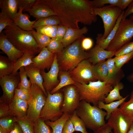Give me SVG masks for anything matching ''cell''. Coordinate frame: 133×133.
Instances as JSON below:
<instances>
[{
	"instance_id": "cell-1",
	"label": "cell",
	"mask_w": 133,
	"mask_h": 133,
	"mask_svg": "<svg viewBox=\"0 0 133 133\" xmlns=\"http://www.w3.org/2000/svg\"><path fill=\"white\" fill-rule=\"evenodd\" d=\"M51 9L56 14L61 25L78 29L79 23L90 25L97 20L91 1L88 0H37Z\"/></svg>"
},
{
	"instance_id": "cell-2",
	"label": "cell",
	"mask_w": 133,
	"mask_h": 133,
	"mask_svg": "<svg viewBox=\"0 0 133 133\" xmlns=\"http://www.w3.org/2000/svg\"><path fill=\"white\" fill-rule=\"evenodd\" d=\"M2 32L15 47L23 53L30 52L35 55L40 51L31 31L22 30L14 22L6 27Z\"/></svg>"
},
{
	"instance_id": "cell-3",
	"label": "cell",
	"mask_w": 133,
	"mask_h": 133,
	"mask_svg": "<svg viewBox=\"0 0 133 133\" xmlns=\"http://www.w3.org/2000/svg\"><path fill=\"white\" fill-rule=\"evenodd\" d=\"M82 36L65 48L61 53L56 54L59 71L69 72L75 67L83 60L88 59V52L82 48Z\"/></svg>"
},
{
	"instance_id": "cell-4",
	"label": "cell",
	"mask_w": 133,
	"mask_h": 133,
	"mask_svg": "<svg viewBox=\"0 0 133 133\" xmlns=\"http://www.w3.org/2000/svg\"><path fill=\"white\" fill-rule=\"evenodd\" d=\"M75 85L79 91L81 101L84 100L97 106L100 102H104L105 98L113 88L105 82L99 80L90 82L87 84L76 83Z\"/></svg>"
},
{
	"instance_id": "cell-5",
	"label": "cell",
	"mask_w": 133,
	"mask_h": 133,
	"mask_svg": "<svg viewBox=\"0 0 133 133\" xmlns=\"http://www.w3.org/2000/svg\"><path fill=\"white\" fill-rule=\"evenodd\" d=\"M75 111L86 128L94 131L106 124L104 118L107 113L98 106L92 105L90 103L82 100Z\"/></svg>"
},
{
	"instance_id": "cell-6",
	"label": "cell",
	"mask_w": 133,
	"mask_h": 133,
	"mask_svg": "<svg viewBox=\"0 0 133 133\" xmlns=\"http://www.w3.org/2000/svg\"><path fill=\"white\" fill-rule=\"evenodd\" d=\"M47 93L46 101L39 118L45 121H54L60 118L64 114L62 110L63 93L61 89L53 94L49 92Z\"/></svg>"
},
{
	"instance_id": "cell-7",
	"label": "cell",
	"mask_w": 133,
	"mask_h": 133,
	"mask_svg": "<svg viewBox=\"0 0 133 133\" xmlns=\"http://www.w3.org/2000/svg\"><path fill=\"white\" fill-rule=\"evenodd\" d=\"M29 92L30 98L26 116L33 123L39 118L47 97L41 88L35 84H31Z\"/></svg>"
},
{
	"instance_id": "cell-8",
	"label": "cell",
	"mask_w": 133,
	"mask_h": 133,
	"mask_svg": "<svg viewBox=\"0 0 133 133\" xmlns=\"http://www.w3.org/2000/svg\"><path fill=\"white\" fill-rule=\"evenodd\" d=\"M133 37V20L129 18L122 19L115 37L106 50L116 52L130 42Z\"/></svg>"
},
{
	"instance_id": "cell-9",
	"label": "cell",
	"mask_w": 133,
	"mask_h": 133,
	"mask_svg": "<svg viewBox=\"0 0 133 133\" xmlns=\"http://www.w3.org/2000/svg\"><path fill=\"white\" fill-rule=\"evenodd\" d=\"M122 11L118 7L110 5L94 8L95 14L99 16L102 20L104 28L103 38H105L113 29Z\"/></svg>"
},
{
	"instance_id": "cell-10",
	"label": "cell",
	"mask_w": 133,
	"mask_h": 133,
	"mask_svg": "<svg viewBox=\"0 0 133 133\" xmlns=\"http://www.w3.org/2000/svg\"><path fill=\"white\" fill-rule=\"evenodd\" d=\"M68 72L76 83L87 84L90 82L97 81L93 73V65L88 59L83 60Z\"/></svg>"
},
{
	"instance_id": "cell-11",
	"label": "cell",
	"mask_w": 133,
	"mask_h": 133,
	"mask_svg": "<svg viewBox=\"0 0 133 133\" xmlns=\"http://www.w3.org/2000/svg\"><path fill=\"white\" fill-rule=\"evenodd\" d=\"M61 90L64 94L62 111L64 113L71 115L77 108L81 101L78 90L74 84L66 86Z\"/></svg>"
},
{
	"instance_id": "cell-12",
	"label": "cell",
	"mask_w": 133,
	"mask_h": 133,
	"mask_svg": "<svg viewBox=\"0 0 133 133\" xmlns=\"http://www.w3.org/2000/svg\"><path fill=\"white\" fill-rule=\"evenodd\" d=\"M133 119L118 108L111 114L107 123L113 130L114 133H128Z\"/></svg>"
},
{
	"instance_id": "cell-13",
	"label": "cell",
	"mask_w": 133,
	"mask_h": 133,
	"mask_svg": "<svg viewBox=\"0 0 133 133\" xmlns=\"http://www.w3.org/2000/svg\"><path fill=\"white\" fill-rule=\"evenodd\" d=\"M20 82L19 73H12L0 78V85L3 92V100L10 102L13 98L15 89Z\"/></svg>"
},
{
	"instance_id": "cell-14",
	"label": "cell",
	"mask_w": 133,
	"mask_h": 133,
	"mask_svg": "<svg viewBox=\"0 0 133 133\" xmlns=\"http://www.w3.org/2000/svg\"><path fill=\"white\" fill-rule=\"evenodd\" d=\"M59 71L57 54H55L53 63L49 71L46 72L44 70L40 71L44 80L43 85L47 92H50L59 83L60 80L58 79Z\"/></svg>"
},
{
	"instance_id": "cell-15",
	"label": "cell",
	"mask_w": 133,
	"mask_h": 133,
	"mask_svg": "<svg viewBox=\"0 0 133 133\" xmlns=\"http://www.w3.org/2000/svg\"><path fill=\"white\" fill-rule=\"evenodd\" d=\"M55 54L49 51L47 47L43 48L38 54L33 57V65L40 70H49L54 61Z\"/></svg>"
},
{
	"instance_id": "cell-16",
	"label": "cell",
	"mask_w": 133,
	"mask_h": 133,
	"mask_svg": "<svg viewBox=\"0 0 133 133\" xmlns=\"http://www.w3.org/2000/svg\"><path fill=\"white\" fill-rule=\"evenodd\" d=\"M0 49L14 64L24 54L22 51L17 49L13 45L2 32L0 34Z\"/></svg>"
},
{
	"instance_id": "cell-17",
	"label": "cell",
	"mask_w": 133,
	"mask_h": 133,
	"mask_svg": "<svg viewBox=\"0 0 133 133\" xmlns=\"http://www.w3.org/2000/svg\"><path fill=\"white\" fill-rule=\"evenodd\" d=\"M116 51L107 50L96 44L88 52V59L93 65L105 61L115 55Z\"/></svg>"
},
{
	"instance_id": "cell-18",
	"label": "cell",
	"mask_w": 133,
	"mask_h": 133,
	"mask_svg": "<svg viewBox=\"0 0 133 133\" xmlns=\"http://www.w3.org/2000/svg\"><path fill=\"white\" fill-rule=\"evenodd\" d=\"M106 61L108 73L106 83L114 88L124 77V74L121 68L118 69L116 66L114 58L108 59Z\"/></svg>"
},
{
	"instance_id": "cell-19",
	"label": "cell",
	"mask_w": 133,
	"mask_h": 133,
	"mask_svg": "<svg viewBox=\"0 0 133 133\" xmlns=\"http://www.w3.org/2000/svg\"><path fill=\"white\" fill-rule=\"evenodd\" d=\"M9 103L11 115L18 118L26 116L28 107V102L14 96Z\"/></svg>"
},
{
	"instance_id": "cell-20",
	"label": "cell",
	"mask_w": 133,
	"mask_h": 133,
	"mask_svg": "<svg viewBox=\"0 0 133 133\" xmlns=\"http://www.w3.org/2000/svg\"><path fill=\"white\" fill-rule=\"evenodd\" d=\"M19 11L15 15L13 20L15 24L22 30L28 31L33 30V26L38 19L31 21L29 19V16L27 14H23V8L20 7Z\"/></svg>"
},
{
	"instance_id": "cell-21",
	"label": "cell",
	"mask_w": 133,
	"mask_h": 133,
	"mask_svg": "<svg viewBox=\"0 0 133 133\" xmlns=\"http://www.w3.org/2000/svg\"><path fill=\"white\" fill-rule=\"evenodd\" d=\"M88 31V28L85 26L78 29L67 28L66 34L62 42L64 48L73 43L83 34L87 33Z\"/></svg>"
},
{
	"instance_id": "cell-22",
	"label": "cell",
	"mask_w": 133,
	"mask_h": 133,
	"mask_svg": "<svg viewBox=\"0 0 133 133\" xmlns=\"http://www.w3.org/2000/svg\"><path fill=\"white\" fill-rule=\"evenodd\" d=\"M24 67L31 84H35L38 86L47 97V93L43 85V79L40 74V70L34 66L33 64Z\"/></svg>"
},
{
	"instance_id": "cell-23",
	"label": "cell",
	"mask_w": 133,
	"mask_h": 133,
	"mask_svg": "<svg viewBox=\"0 0 133 133\" xmlns=\"http://www.w3.org/2000/svg\"><path fill=\"white\" fill-rule=\"evenodd\" d=\"M26 11L38 19L52 16H56V14L50 8L39 3H36L31 8Z\"/></svg>"
},
{
	"instance_id": "cell-24",
	"label": "cell",
	"mask_w": 133,
	"mask_h": 133,
	"mask_svg": "<svg viewBox=\"0 0 133 133\" xmlns=\"http://www.w3.org/2000/svg\"><path fill=\"white\" fill-rule=\"evenodd\" d=\"M124 12V11H122L118 19L115 26L105 38H102L101 33H99L97 34L96 38V44L105 49H107L116 35L120 23L123 18Z\"/></svg>"
},
{
	"instance_id": "cell-25",
	"label": "cell",
	"mask_w": 133,
	"mask_h": 133,
	"mask_svg": "<svg viewBox=\"0 0 133 133\" xmlns=\"http://www.w3.org/2000/svg\"><path fill=\"white\" fill-rule=\"evenodd\" d=\"M0 8L1 12L13 20L18 12V0H0Z\"/></svg>"
},
{
	"instance_id": "cell-26",
	"label": "cell",
	"mask_w": 133,
	"mask_h": 133,
	"mask_svg": "<svg viewBox=\"0 0 133 133\" xmlns=\"http://www.w3.org/2000/svg\"><path fill=\"white\" fill-rule=\"evenodd\" d=\"M93 69L94 74L97 80L106 82L108 73V69L106 61L94 65H93Z\"/></svg>"
},
{
	"instance_id": "cell-27",
	"label": "cell",
	"mask_w": 133,
	"mask_h": 133,
	"mask_svg": "<svg viewBox=\"0 0 133 133\" xmlns=\"http://www.w3.org/2000/svg\"><path fill=\"white\" fill-rule=\"evenodd\" d=\"M58 76L60 82L56 87L49 92L51 94L56 93L66 86L76 83L72 78L68 72L59 71Z\"/></svg>"
},
{
	"instance_id": "cell-28",
	"label": "cell",
	"mask_w": 133,
	"mask_h": 133,
	"mask_svg": "<svg viewBox=\"0 0 133 133\" xmlns=\"http://www.w3.org/2000/svg\"><path fill=\"white\" fill-rule=\"evenodd\" d=\"M71 115L64 113L60 118L55 121L48 120L45 122L51 128L52 133H62L65 124L70 118Z\"/></svg>"
},
{
	"instance_id": "cell-29",
	"label": "cell",
	"mask_w": 133,
	"mask_h": 133,
	"mask_svg": "<svg viewBox=\"0 0 133 133\" xmlns=\"http://www.w3.org/2000/svg\"><path fill=\"white\" fill-rule=\"evenodd\" d=\"M14 64L8 57L0 55V78L13 72Z\"/></svg>"
},
{
	"instance_id": "cell-30",
	"label": "cell",
	"mask_w": 133,
	"mask_h": 133,
	"mask_svg": "<svg viewBox=\"0 0 133 133\" xmlns=\"http://www.w3.org/2000/svg\"><path fill=\"white\" fill-rule=\"evenodd\" d=\"M35 55L31 52H26L24 53L22 56L14 64L13 73H17L21 67L27 66L33 64V58Z\"/></svg>"
},
{
	"instance_id": "cell-31",
	"label": "cell",
	"mask_w": 133,
	"mask_h": 133,
	"mask_svg": "<svg viewBox=\"0 0 133 133\" xmlns=\"http://www.w3.org/2000/svg\"><path fill=\"white\" fill-rule=\"evenodd\" d=\"M128 96V95L120 100L108 104L105 103L104 102L101 101L99 102L98 105V107L106 111L107 115L106 117V120H108L111 114L118 108V107L125 101Z\"/></svg>"
},
{
	"instance_id": "cell-32",
	"label": "cell",
	"mask_w": 133,
	"mask_h": 133,
	"mask_svg": "<svg viewBox=\"0 0 133 133\" xmlns=\"http://www.w3.org/2000/svg\"><path fill=\"white\" fill-rule=\"evenodd\" d=\"M124 87V85L122 83L119 82L117 83L105 98L104 102L105 104H108L115 100H118L122 99L123 98L120 95L119 91L122 89Z\"/></svg>"
},
{
	"instance_id": "cell-33",
	"label": "cell",
	"mask_w": 133,
	"mask_h": 133,
	"mask_svg": "<svg viewBox=\"0 0 133 133\" xmlns=\"http://www.w3.org/2000/svg\"><path fill=\"white\" fill-rule=\"evenodd\" d=\"M61 25L60 19L56 15L50 16L41 18L36 21L33 27V28L46 25Z\"/></svg>"
},
{
	"instance_id": "cell-34",
	"label": "cell",
	"mask_w": 133,
	"mask_h": 133,
	"mask_svg": "<svg viewBox=\"0 0 133 133\" xmlns=\"http://www.w3.org/2000/svg\"><path fill=\"white\" fill-rule=\"evenodd\" d=\"M17 121V118L12 115L2 117L0 119V126L6 133H10L14 129Z\"/></svg>"
},
{
	"instance_id": "cell-35",
	"label": "cell",
	"mask_w": 133,
	"mask_h": 133,
	"mask_svg": "<svg viewBox=\"0 0 133 133\" xmlns=\"http://www.w3.org/2000/svg\"><path fill=\"white\" fill-rule=\"evenodd\" d=\"M70 119L73 125L75 131L81 133H89L84 123L77 115L75 111L71 114Z\"/></svg>"
},
{
	"instance_id": "cell-36",
	"label": "cell",
	"mask_w": 133,
	"mask_h": 133,
	"mask_svg": "<svg viewBox=\"0 0 133 133\" xmlns=\"http://www.w3.org/2000/svg\"><path fill=\"white\" fill-rule=\"evenodd\" d=\"M31 32L41 50L43 48L47 47L51 38L45 35L38 33L34 30Z\"/></svg>"
},
{
	"instance_id": "cell-37",
	"label": "cell",
	"mask_w": 133,
	"mask_h": 133,
	"mask_svg": "<svg viewBox=\"0 0 133 133\" xmlns=\"http://www.w3.org/2000/svg\"><path fill=\"white\" fill-rule=\"evenodd\" d=\"M58 25L44 26L34 29L38 33L45 35L51 38H55Z\"/></svg>"
},
{
	"instance_id": "cell-38",
	"label": "cell",
	"mask_w": 133,
	"mask_h": 133,
	"mask_svg": "<svg viewBox=\"0 0 133 133\" xmlns=\"http://www.w3.org/2000/svg\"><path fill=\"white\" fill-rule=\"evenodd\" d=\"M18 73L20 82L17 88H22L29 92L31 83L30 81L27 78V76L24 67H21L19 69Z\"/></svg>"
},
{
	"instance_id": "cell-39",
	"label": "cell",
	"mask_w": 133,
	"mask_h": 133,
	"mask_svg": "<svg viewBox=\"0 0 133 133\" xmlns=\"http://www.w3.org/2000/svg\"><path fill=\"white\" fill-rule=\"evenodd\" d=\"M17 122L24 133H34L33 123L26 116L20 118H17Z\"/></svg>"
},
{
	"instance_id": "cell-40",
	"label": "cell",
	"mask_w": 133,
	"mask_h": 133,
	"mask_svg": "<svg viewBox=\"0 0 133 133\" xmlns=\"http://www.w3.org/2000/svg\"><path fill=\"white\" fill-rule=\"evenodd\" d=\"M34 133H52V130L44 120L39 118L33 123Z\"/></svg>"
},
{
	"instance_id": "cell-41",
	"label": "cell",
	"mask_w": 133,
	"mask_h": 133,
	"mask_svg": "<svg viewBox=\"0 0 133 133\" xmlns=\"http://www.w3.org/2000/svg\"><path fill=\"white\" fill-rule=\"evenodd\" d=\"M120 106L119 108L123 112L133 119V90L130 100L127 102L124 101Z\"/></svg>"
},
{
	"instance_id": "cell-42",
	"label": "cell",
	"mask_w": 133,
	"mask_h": 133,
	"mask_svg": "<svg viewBox=\"0 0 133 133\" xmlns=\"http://www.w3.org/2000/svg\"><path fill=\"white\" fill-rule=\"evenodd\" d=\"M47 48L51 52L56 54L61 52L65 48L62 42L57 40L55 38H51Z\"/></svg>"
},
{
	"instance_id": "cell-43",
	"label": "cell",
	"mask_w": 133,
	"mask_h": 133,
	"mask_svg": "<svg viewBox=\"0 0 133 133\" xmlns=\"http://www.w3.org/2000/svg\"><path fill=\"white\" fill-rule=\"evenodd\" d=\"M133 58V51L129 53L114 58L116 67L118 69H121L123 66Z\"/></svg>"
},
{
	"instance_id": "cell-44",
	"label": "cell",
	"mask_w": 133,
	"mask_h": 133,
	"mask_svg": "<svg viewBox=\"0 0 133 133\" xmlns=\"http://www.w3.org/2000/svg\"><path fill=\"white\" fill-rule=\"evenodd\" d=\"M91 1L94 8L102 7L106 4H109L120 8L121 0H94Z\"/></svg>"
},
{
	"instance_id": "cell-45",
	"label": "cell",
	"mask_w": 133,
	"mask_h": 133,
	"mask_svg": "<svg viewBox=\"0 0 133 133\" xmlns=\"http://www.w3.org/2000/svg\"><path fill=\"white\" fill-rule=\"evenodd\" d=\"M13 20L10 17L4 13H0V33L6 27L11 25L13 22Z\"/></svg>"
},
{
	"instance_id": "cell-46",
	"label": "cell",
	"mask_w": 133,
	"mask_h": 133,
	"mask_svg": "<svg viewBox=\"0 0 133 133\" xmlns=\"http://www.w3.org/2000/svg\"><path fill=\"white\" fill-rule=\"evenodd\" d=\"M14 96L28 102L30 98L29 92L21 88H17L16 89Z\"/></svg>"
},
{
	"instance_id": "cell-47",
	"label": "cell",
	"mask_w": 133,
	"mask_h": 133,
	"mask_svg": "<svg viewBox=\"0 0 133 133\" xmlns=\"http://www.w3.org/2000/svg\"><path fill=\"white\" fill-rule=\"evenodd\" d=\"M133 51V41L126 44L116 52L115 56H119Z\"/></svg>"
},
{
	"instance_id": "cell-48",
	"label": "cell",
	"mask_w": 133,
	"mask_h": 133,
	"mask_svg": "<svg viewBox=\"0 0 133 133\" xmlns=\"http://www.w3.org/2000/svg\"><path fill=\"white\" fill-rule=\"evenodd\" d=\"M0 100V118L11 115L9 103L6 101Z\"/></svg>"
},
{
	"instance_id": "cell-49",
	"label": "cell",
	"mask_w": 133,
	"mask_h": 133,
	"mask_svg": "<svg viewBox=\"0 0 133 133\" xmlns=\"http://www.w3.org/2000/svg\"><path fill=\"white\" fill-rule=\"evenodd\" d=\"M37 0H18V8L22 7L26 11L31 8L36 3Z\"/></svg>"
},
{
	"instance_id": "cell-50",
	"label": "cell",
	"mask_w": 133,
	"mask_h": 133,
	"mask_svg": "<svg viewBox=\"0 0 133 133\" xmlns=\"http://www.w3.org/2000/svg\"><path fill=\"white\" fill-rule=\"evenodd\" d=\"M67 27L62 25L58 26L55 39L61 42L64 38L66 32Z\"/></svg>"
},
{
	"instance_id": "cell-51",
	"label": "cell",
	"mask_w": 133,
	"mask_h": 133,
	"mask_svg": "<svg viewBox=\"0 0 133 133\" xmlns=\"http://www.w3.org/2000/svg\"><path fill=\"white\" fill-rule=\"evenodd\" d=\"M93 45L92 40L89 37H83L81 42V46L83 49L87 50L91 49Z\"/></svg>"
},
{
	"instance_id": "cell-52",
	"label": "cell",
	"mask_w": 133,
	"mask_h": 133,
	"mask_svg": "<svg viewBox=\"0 0 133 133\" xmlns=\"http://www.w3.org/2000/svg\"><path fill=\"white\" fill-rule=\"evenodd\" d=\"M75 132L73 125L69 118L65 124L62 133H73Z\"/></svg>"
},
{
	"instance_id": "cell-53",
	"label": "cell",
	"mask_w": 133,
	"mask_h": 133,
	"mask_svg": "<svg viewBox=\"0 0 133 133\" xmlns=\"http://www.w3.org/2000/svg\"><path fill=\"white\" fill-rule=\"evenodd\" d=\"M112 129L107 123L94 131L93 133H111Z\"/></svg>"
},
{
	"instance_id": "cell-54",
	"label": "cell",
	"mask_w": 133,
	"mask_h": 133,
	"mask_svg": "<svg viewBox=\"0 0 133 133\" xmlns=\"http://www.w3.org/2000/svg\"><path fill=\"white\" fill-rule=\"evenodd\" d=\"M133 14V0L127 9L124 11L122 19H125L127 17ZM129 19L133 20V15L130 17Z\"/></svg>"
},
{
	"instance_id": "cell-55",
	"label": "cell",
	"mask_w": 133,
	"mask_h": 133,
	"mask_svg": "<svg viewBox=\"0 0 133 133\" xmlns=\"http://www.w3.org/2000/svg\"><path fill=\"white\" fill-rule=\"evenodd\" d=\"M133 0H121L120 8L123 11L128 7Z\"/></svg>"
},
{
	"instance_id": "cell-56",
	"label": "cell",
	"mask_w": 133,
	"mask_h": 133,
	"mask_svg": "<svg viewBox=\"0 0 133 133\" xmlns=\"http://www.w3.org/2000/svg\"><path fill=\"white\" fill-rule=\"evenodd\" d=\"M10 133H24L18 123L17 122L14 129Z\"/></svg>"
},
{
	"instance_id": "cell-57",
	"label": "cell",
	"mask_w": 133,
	"mask_h": 133,
	"mask_svg": "<svg viewBox=\"0 0 133 133\" xmlns=\"http://www.w3.org/2000/svg\"><path fill=\"white\" fill-rule=\"evenodd\" d=\"M128 80L130 82H133V72L129 75L127 77Z\"/></svg>"
},
{
	"instance_id": "cell-58",
	"label": "cell",
	"mask_w": 133,
	"mask_h": 133,
	"mask_svg": "<svg viewBox=\"0 0 133 133\" xmlns=\"http://www.w3.org/2000/svg\"><path fill=\"white\" fill-rule=\"evenodd\" d=\"M128 133H133V122L131 125L130 129Z\"/></svg>"
},
{
	"instance_id": "cell-59",
	"label": "cell",
	"mask_w": 133,
	"mask_h": 133,
	"mask_svg": "<svg viewBox=\"0 0 133 133\" xmlns=\"http://www.w3.org/2000/svg\"><path fill=\"white\" fill-rule=\"evenodd\" d=\"M0 133H6L5 130L0 126Z\"/></svg>"
},
{
	"instance_id": "cell-60",
	"label": "cell",
	"mask_w": 133,
	"mask_h": 133,
	"mask_svg": "<svg viewBox=\"0 0 133 133\" xmlns=\"http://www.w3.org/2000/svg\"><path fill=\"white\" fill-rule=\"evenodd\" d=\"M76 133H80L78 132H76Z\"/></svg>"
}]
</instances>
